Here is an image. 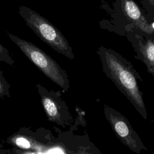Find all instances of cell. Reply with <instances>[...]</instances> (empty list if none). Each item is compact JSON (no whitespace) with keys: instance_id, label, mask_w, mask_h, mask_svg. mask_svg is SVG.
I'll return each instance as SVG.
<instances>
[{"instance_id":"277c9868","label":"cell","mask_w":154,"mask_h":154,"mask_svg":"<svg viewBox=\"0 0 154 154\" xmlns=\"http://www.w3.org/2000/svg\"><path fill=\"white\" fill-rule=\"evenodd\" d=\"M54 137L49 129L43 128L34 132L21 128L8 137L6 143L14 147L12 153H49Z\"/></svg>"},{"instance_id":"7c38bea8","label":"cell","mask_w":154,"mask_h":154,"mask_svg":"<svg viewBox=\"0 0 154 154\" xmlns=\"http://www.w3.org/2000/svg\"><path fill=\"white\" fill-rule=\"evenodd\" d=\"M150 4L154 7V0H148Z\"/></svg>"},{"instance_id":"6da1fadb","label":"cell","mask_w":154,"mask_h":154,"mask_svg":"<svg viewBox=\"0 0 154 154\" xmlns=\"http://www.w3.org/2000/svg\"><path fill=\"white\" fill-rule=\"evenodd\" d=\"M102 70L107 78L125 95L137 112L144 119H147L143 93L138 82L143 79L132 64L119 52L111 48L100 46L97 51Z\"/></svg>"},{"instance_id":"8992f818","label":"cell","mask_w":154,"mask_h":154,"mask_svg":"<svg viewBox=\"0 0 154 154\" xmlns=\"http://www.w3.org/2000/svg\"><path fill=\"white\" fill-rule=\"evenodd\" d=\"M103 113L116 137L124 145L138 154L142 150H147L129 121L123 115L106 105L103 106Z\"/></svg>"},{"instance_id":"3957f363","label":"cell","mask_w":154,"mask_h":154,"mask_svg":"<svg viewBox=\"0 0 154 154\" xmlns=\"http://www.w3.org/2000/svg\"><path fill=\"white\" fill-rule=\"evenodd\" d=\"M10 39L23 54L49 79L67 91L70 80L66 72L51 57L30 42L7 32Z\"/></svg>"},{"instance_id":"52a82bcc","label":"cell","mask_w":154,"mask_h":154,"mask_svg":"<svg viewBox=\"0 0 154 154\" xmlns=\"http://www.w3.org/2000/svg\"><path fill=\"white\" fill-rule=\"evenodd\" d=\"M137 30V32L128 31L127 38L136 53L135 58L140 60L146 65L147 72L154 76V34Z\"/></svg>"},{"instance_id":"8fae6325","label":"cell","mask_w":154,"mask_h":154,"mask_svg":"<svg viewBox=\"0 0 154 154\" xmlns=\"http://www.w3.org/2000/svg\"><path fill=\"white\" fill-rule=\"evenodd\" d=\"M3 144L0 143V154H4V153H12L11 151L10 150H4L3 149Z\"/></svg>"},{"instance_id":"ba28073f","label":"cell","mask_w":154,"mask_h":154,"mask_svg":"<svg viewBox=\"0 0 154 154\" xmlns=\"http://www.w3.org/2000/svg\"><path fill=\"white\" fill-rule=\"evenodd\" d=\"M123 14L138 30L154 34V27L145 18L138 6L133 0H119Z\"/></svg>"},{"instance_id":"7a4b0ae2","label":"cell","mask_w":154,"mask_h":154,"mask_svg":"<svg viewBox=\"0 0 154 154\" xmlns=\"http://www.w3.org/2000/svg\"><path fill=\"white\" fill-rule=\"evenodd\" d=\"M18 13L26 25L45 43L70 60L75 59L72 47L61 32L52 23L31 8L20 5Z\"/></svg>"},{"instance_id":"5b68a950","label":"cell","mask_w":154,"mask_h":154,"mask_svg":"<svg viewBox=\"0 0 154 154\" xmlns=\"http://www.w3.org/2000/svg\"><path fill=\"white\" fill-rule=\"evenodd\" d=\"M36 88L48 120L63 128L71 125L73 117L60 91L48 90L39 83Z\"/></svg>"},{"instance_id":"9c48e42d","label":"cell","mask_w":154,"mask_h":154,"mask_svg":"<svg viewBox=\"0 0 154 154\" xmlns=\"http://www.w3.org/2000/svg\"><path fill=\"white\" fill-rule=\"evenodd\" d=\"M11 85L4 76L3 72L0 70V97L4 99L5 97H10Z\"/></svg>"},{"instance_id":"30bf717a","label":"cell","mask_w":154,"mask_h":154,"mask_svg":"<svg viewBox=\"0 0 154 154\" xmlns=\"http://www.w3.org/2000/svg\"><path fill=\"white\" fill-rule=\"evenodd\" d=\"M0 61L5 63L10 66H13L14 60L11 57L9 51L0 43Z\"/></svg>"}]
</instances>
